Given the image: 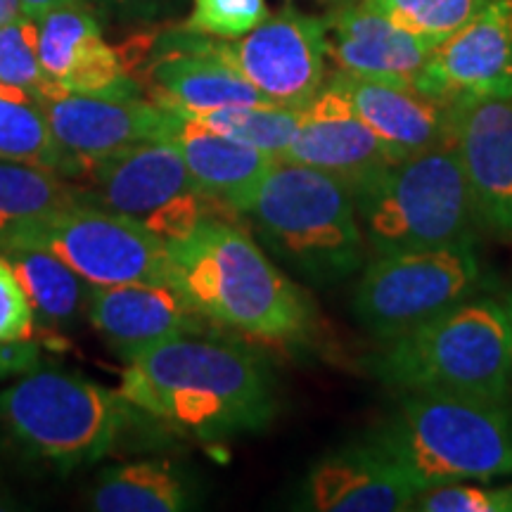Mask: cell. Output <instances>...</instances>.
Wrapping results in <instances>:
<instances>
[{"mask_svg":"<svg viewBox=\"0 0 512 512\" xmlns=\"http://www.w3.org/2000/svg\"><path fill=\"white\" fill-rule=\"evenodd\" d=\"M0 159L46 166L72 178V166L50 133L41 100L5 83H0Z\"/></svg>","mask_w":512,"mask_h":512,"instance_id":"484cf974","label":"cell"},{"mask_svg":"<svg viewBox=\"0 0 512 512\" xmlns=\"http://www.w3.org/2000/svg\"><path fill=\"white\" fill-rule=\"evenodd\" d=\"M166 252L169 283L214 328L275 344L309 332L311 311L299 287L235 219H204Z\"/></svg>","mask_w":512,"mask_h":512,"instance_id":"7a4b0ae2","label":"cell"},{"mask_svg":"<svg viewBox=\"0 0 512 512\" xmlns=\"http://www.w3.org/2000/svg\"><path fill=\"white\" fill-rule=\"evenodd\" d=\"M278 159L335 178L354 200L399 162L330 83L299 110L297 133Z\"/></svg>","mask_w":512,"mask_h":512,"instance_id":"7c38bea8","label":"cell"},{"mask_svg":"<svg viewBox=\"0 0 512 512\" xmlns=\"http://www.w3.org/2000/svg\"><path fill=\"white\" fill-rule=\"evenodd\" d=\"M34 325V313H31L27 294L8 261L0 256V342L31 339Z\"/></svg>","mask_w":512,"mask_h":512,"instance_id":"1f68e13d","label":"cell"},{"mask_svg":"<svg viewBox=\"0 0 512 512\" xmlns=\"http://www.w3.org/2000/svg\"><path fill=\"white\" fill-rule=\"evenodd\" d=\"M150 81L155 102L178 112L273 105L245 76L211 53L202 34L185 29L159 43Z\"/></svg>","mask_w":512,"mask_h":512,"instance_id":"ffe728a7","label":"cell"},{"mask_svg":"<svg viewBox=\"0 0 512 512\" xmlns=\"http://www.w3.org/2000/svg\"><path fill=\"white\" fill-rule=\"evenodd\" d=\"M242 216L268 252L316 285L349 278L366 264L354 195L309 166L278 159Z\"/></svg>","mask_w":512,"mask_h":512,"instance_id":"3957f363","label":"cell"},{"mask_svg":"<svg viewBox=\"0 0 512 512\" xmlns=\"http://www.w3.org/2000/svg\"><path fill=\"white\" fill-rule=\"evenodd\" d=\"M36 368H41V347L34 337L0 342V380L22 377Z\"/></svg>","mask_w":512,"mask_h":512,"instance_id":"d6a6232c","label":"cell"},{"mask_svg":"<svg viewBox=\"0 0 512 512\" xmlns=\"http://www.w3.org/2000/svg\"><path fill=\"white\" fill-rule=\"evenodd\" d=\"M266 17V0H192V12L183 29L214 38H240Z\"/></svg>","mask_w":512,"mask_h":512,"instance_id":"4dcf8cb0","label":"cell"},{"mask_svg":"<svg viewBox=\"0 0 512 512\" xmlns=\"http://www.w3.org/2000/svg\"><path fill=\"white\" fill-rule=\"evenodd\" d=\"M86 318L126 363L169 339L214 328L171 283L93 287Z\"/></svg>","mask_w":512,"mask_h":512,"instance_id":"e0dca14e","label":"cell"},{"mask_svg":"<svg viewBox=\"0 0 512 512\" xmlns=\"http://www.w3.org/2000/svg\"><path fill=\"white\" fill-rule=\"evenodd\" d=\"M377 441L418 491L512 475V415L505 401L411 392Z\"/></svg>","mask_w":512,"mask_h":512,"instance_id":"5b68a950","label":"cell"},{"mask_svg":"<svg viewBox=\"0 0 512 512\" xmlns=\"http://www.w3.org/2000/svg\"><path fill=\"white\" fill-rule=\"evenodd\" d=\"M86 202V192L46 166L0 159V254L34 223Z\"/></svg>","mask_w":512,"mask_h":512,"instance_id":"cb8c5ba5","label":"cell"},{"mask_svg":"<svg viewBox=\"0 0 512 512\" xmlns=\"http://www.w3.org/2000/svg\"><path fill=\"white\" fill-rule=\"evenodd\" d=\"M328 57L339 72L418 86L434 43L396 27L368 0L344 5L325 19Z\"/></svg>","mask_w":512,"mask_h":512,"instance_id":"d6986e66","label":"cell"},{"mask_svg":"<svg viewBox=\"0 0 512 512\" xmlns=\"http://www.w3.org/2000/svg\"><path fill=\"white\" fill-rule=\"evenodd\" d=\"M93 10L117 19H152L174 8L176 0H86Z\"/></svg>","mask_w":512,"mask_h":512,"instance_id":"836d02e7","label":"cell"},{"mask_svg":"<svg viewBox=\"0 0 512 512\" xmlns=\"http://www.w3.org/2000/svg\"><path fill=\"white\" fill-rule=\"evenodd\" d=\"M86 202L140 223L164 245L185 238L204 219L233 209L207 195L166 140H145L98 159L83 171Z\"/></svg>","mask_w":512,"mask_h":512,"instance_id":"ba28073f","label":"cell"},{"mask_svg":"<svg viewBox=\"0 0 512 512\" xmlns=\"http://www.w3.org/2000/svg\"><path fill=\"white\" fill-rule=\"evenodd\" d=\"M41 105L57 147L72 166V181L112 152L164 140L174 124V110L140 98L67 93Z\"/></svg>","mask_w":512,"mask_h":512,"instance_id":"5bb4252c","label":"cell"},{"mask_svg":"<svg viewBox=\"0 0 512 512\" xmlns=\"http://www.w3.org/2000/svg\"><path fill=\"white\" fill-rule=\"evenodd\" d=\"M0 83L22 88L41 102L67 95L43 69L36 19L22 15L0 27Z\"/></svg>","mask_w":512,"mask_h":512,"instance_id":"83f0119b","label":"cell"},{"mask_svg":"<svg viewBox=\"0 0 512 512\" xmlns=\"http://www.w3.org/2000/svg\"><path fill=\"white\" fill-rule=\"evenodd\" d=\"M24 10H22V3L19 0H0V27H5V24H10L12 19L22 17Z\"/></svg>","mask_w":512,"mask_h":512,"instance_id":"d590c367","label":"cell"},{"mask_svg":"<svg viewBox=\"0 0 512 512\" xmlns=\"http://www.w3.org/2000/svg\"><path fill=\"white\" fill-rule=\"evenodd\" d=\"M309 508L320 512L411 510L418 486L380 441L332 453L309 475Z\"/></svg>","mask_w":512,"mask_h":512,"instance_id":"44dd1931","label":"cell"},{"mask_svg":"<svg viewBox=\"0 0 512 512\" xmlns=\"http://www.w3.org/2000/svg\"><path fill=\"white\" fill-rule=\"evenodd\" d=\"M131 406L91 377L36 368L0 392V427L24 453L60 470L110 456Z\"/></svg>","mask_w":512,"mask_h":512,"instance_id":"8992f818","label":"cell"},{"mask_svg":"<svg viewBox=\"0 0 512 512\" xmlns=\"http://www.w3.org/2000/svg\"><path fill=\"white\" fill-rule=\"evenodd\" d=\"M204 43L278 107L302 110L325 83V19L294 8L266 17L240 38L204 36Z\"/></svg>","mask_w":512,"mask_h":512,"instance_id":"8fae6325","label":"cell"},{"mask_svg":"<svg viewBox=\"0 0 512 512\" xmlns=\"http://www.w3.org/2000/svg\"><path fill=\"white\" fill-rule=\"evenodd\" d=\"M415 510L422 512H512V484L453 482L420 491Z\"/></svg>","mask_w":512,"mask_h":512,"instance_id":"f546056e","label":"cell"},{"mask_svg":"<svg viewBox=\"0 0 512 512\" xmlns=\"http://www.w3.org/2000/svg\"><path fill=\"white\" fill-rule=\"evenodd\" d=\"M164 140L176 147L195 183L238 216L278 162L268 152L219 136L181 112H174V124Z\"/></svg>","mask_w":512,"mask_h":512,"instance_id":"7402d4cb","label":"cell"},{"mask_svg":"<svg viewBox=\"0 0 512 512\" xmlns=\"http://www.w3.org/2000/svg\"><path fill=\"white\" fill-rule=\"evenodd\" d=\"M451 143L479 226L512 240V98L453 102Z\"/></svg>","mask_w":512,"mask_h":512,"instance_id":"9a60e30c","label":"cell"},{"mask_svg":"<svg viewBox=\"0 0 512 512\" xmlns=\"http://www.w3.org/2000/svg\"><path fill=\"white\" fill-rule=\"evenodd\" d=\"M375 375L406 392H444L505 401L512 382V328L503 304L470 299L387 339Z\"/></svg>","mask_w":512,"mask_h":512,"instance_id":"277c9868","label":"cell"},{"mask_svg":"<svg viewBox=\"0 0 512 512\" xmlns=\"http://www.w3.org/2000/svg\"><path fill=\"white\" fill-rule=\"evenodd\" d=\"M19 3H22L24 15L31 17V19H38V17L46 15L48 10L57 8V5L72 3V0H19Z\"/></svg>","mask_w":512,"mask_h":512,"instance_id":"e575fe53","label":"cell"},{"mask_svg":"<svg viewBox=\"0 0 512 512\" xmlns=\"http://www.w3.org/2000/svg\"><path fill=\"white\" fill-rule=\"evenodd\" d=\"M328 83L347 98L358 119L396 159L451 143L453 102L415 86L366 79L347 72L332 74Z\"/></svg>","mask_w":512,"mask_h":512,"instance_id":"ac0fdd59","label":"cell"},{"mask_svg":"<svg viewBox=\"0 0 512 512\" xmlns=\"http://www.w3.org/2000/svg\"><path fill=\"white\" fill-rule=\"evenodd\" d=\"M505 311H508V318H510V328H512V294L508 297V302H505Z\"/></svg>","mask_w":512,"mask_h":512,"instance_id":"8d00e7d4","label":"cell"},{"mask_svg":"<svg viewBox=\"0 0 512 512\" xmlns=\"http://www.w3.org/2000/svg\"><path fill=\"white\" fill-rule=\"evenodd\" d=\"M15 247L50 252L93 287L169 283L164 242L140 223L88 202L29 226L8 249Z\"/></svg>","mask_w":512,"mask_h":512,"instance_id":"30bf717a","label":"cell"},{"mask_svg":"<svg viewBox=\"0 0 512 512\" xmlns=\"http://www.w3.org/2000/svg\"><path fill=\"white\" fill-rule=\"evenodd\" d=\"M0 256L17 275L38 328L64 330L88 316L93 285H88L57 256L34 247H15Z\"/></svg>","mask_w":512,"mask_h":512,"instance_id":"603a6c76","label":"cell"},{"mask_svg":"<svg viewBox=\"0 0 512 512\" xmlns=\"http://www.w3.org/2000/svg\"><path fill=\"white\" fill-rule=\"evenodd\" d=\"M188 477L171 460H138L112 467L91 496L98 512H178L190 508Z\"/></svg>","mask_w":512,"mask_h":512,"instance_id":"d4e9b609","label":"cell"},{"mask_svg":"<svg viewBox=\"0 0 512 512\" xmlns=\"http://www.w3.org/2000/svg\"><path fill=\"white\" fill-rule=\"evenodd\" d=\"M482 278L475 242L375 256L356 287L354 313L387 342L475 299Z\"/></svg>","mask_w":512,"mask_h":512,"instance_id":"9c48e42d","label":"cell"},{"mask_svg":"<svg viewBox=\"0 0 512 512\" xmlns=\"http://www.w3.org/2000/svg\"><path fill=\"white\" fill-rule=\"evenodd\" d=\"M36 24L43 69L64 93L138 98L136 83L126 72V57L105 41L86 0L57 5Z\"/></svg>","mask_w":512,"mask_h":512,"instance_id":"2e32d148","label":"cell"},{"mask_svg":"<svg viewBox=\"0 0 512 512\" xmlns=\"http://www.w3.org/2000/svg\"><path fill=\"white\" fill-rule=\"evenodd\" d=\"M415 88L448 102L512 98V0H491L439 41Z\"/></svg>","mask_w":512,"mask_h":512,"instance_id":"4fadbf2b","label":"cell"},{"mask_svg":"<svg viewBox=\"0 0 512 512\" xmlns=\"http://www.w3.org/2000/svg\"><path fill=\"white\" fill-rule=\"evenodd\" d=\"M396 27L427 38L437 46L479 15L491 0H368Z\"/></svg>","mask_w":512,"mask_h":512,"instance_id":"f1b7e54d","label":"cell"},{"mask_svg":"<svg viewBox=\"0 0 512 512\" xmlns=\"http://www.w3.org/2000/svg\"><path fill=\"white\" fill-rule=\"evenodd\" d=\"M375 256L475 242L479 219L453 143L403 157L356 200Z\"/></svg>","mask_w":512,"mask_h":512,"instance_id":"52a82bcc","label":"cell"},{"mask_svg":"<svg viewBox=\"0 0 512 512\" xmlns=\"http://www.w3.org/2000/svg\"><path fill=\"white\" fill-rule=\"evenodd\" d=\"M178 112V110H174ZM200 121L209 131L233 138L242 145L264 150L278 159L290 147L299 126V110L278 105L259 107H221L207 112H181Z\"/></svg>","mask_w":512,"mask_h":512,"instance_id":"4316f807","label":"cell"},{"mask_svg":"<svg viewBox=\"0 0 512 512\" xmlns=\"http://www.w3.org/2000/svg\"><path fill=\"white\" fill-rule=\"evenodd\" d=\"M204 335L169 339L128 361L119 394L136 413L188 439L264 430L275 415L264 363L238 344Z\"/></svg>","mask_w":512,"mask_h":512,"instance_id":"6da1fadb","label":"cell"}]
</instances>
